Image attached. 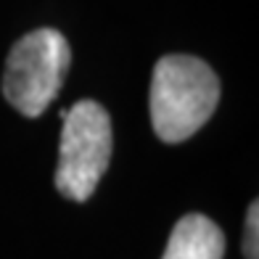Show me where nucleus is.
<instances>
[{
  "mask_svg": "<svg viewBox=\"0 0 259 259\" xmlns=\"http://www.w3.org/2000/svg\"><path fill=\"white\" fill-rule=\"evenodd\" d=\"M220 103V77L185 53L161 56L151 77V124L164 143H183L201 130Z\"/></svg>",
  "mask_w": 259,
  "mask_h": 259,
  "instance_id": "obj_1",
  "label": "nucleus"
},
{
  "mask_svg": "<svg viewBox=\"0 0 259 259\" xmlns=\"http://www.w3.org/2000/svg\"><path fill=\"white\" fill-rule=\"evenodd\" d=\"M61 119L56 191L82 204L96 193L109 169L114 148L111 116L98 101H77L72 109L61 111Z\"/></svg>",
  "mask_w": 259,
  "mask_h": 259,
  "instance_id": "obj_2",
  "label": "nucleus"
},
{
  "mask_svg": "<svg viewBox=\"0 0 259 259\" xmlns=\"http://www.w3.org/2000/svg\"><path fill=\"white\" fill-rule=\"evenodd\" d=\"M72 48L58 29L42 27L14 42L6 58L3 96L19 114L40 116L64 85Z\"/></svg>",
  "mask_w": 259,
  "mask_h": 259,
  "instance_id": "obj_3",
  "label": "nucleus"
},
{
  "mask_svg": "<svg viewBox=\"0 0 259 259\" xmlns=\"http://www.w3.org/2000/svg\"><path fill=\"white\" fill-rule=\"evenodd\" d=\"M225 235L206 214H185L172 228L161 259H222Z\"/></svg>",
  "mask_w": 259,
  "mask_h": 259,
  "instance_id": "obj_4",
  "label": "nucleus"
},
{
  "mask_svg": "<svg viewBox=\"0 0 259 259\" xmlns=\"http://www.w3.org/2000/svg\"><path fill=\"white\" fill-rule=\"evenodd\" d=\"M243 256L259 259V204L251 201L246 211V230H243Z\"/></svg>",
  "mask_w": 259,
  "mask_h": 259,
  "instance_id": "obj_5",
  "label": "nucleus"
}]
</instances>
